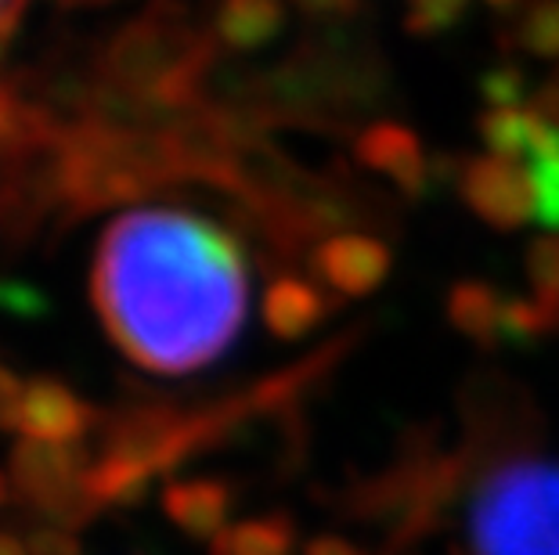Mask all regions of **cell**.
Returning a JSON list of instances; mask_svg holds the SVG:
<instances>
[{"label": "cell", "mask_w": 559, "mask_h": 555, "mask_svg": "<svg viewBox=\"0 0 559 555\" xmlns=\"http://www.w3.org/2000/svg\"><path fill=\"white\" fill-rule=\"evenodd\" d=\"M0 555H29L26 538H19V534H11V530L0 527Z\"/></svg>", "instance_id": "5bb4252c"}, {"label": "cell", "mask_w": 559, "mask_h": 555, "mask_svg": "<svg viewBox=\"0 0 559 555\" xmlns=\"http://www.w3.org/2000/svg\"><path fill=\"white\" fill-rule=\"evenodd\" d=\"M11 494H15V491H11V476H8V472H0V509L8 505Z\"/></svg>", "instance_id": "2e32d148"}, {"label": "cell", "mask_w": 559, "mask_h": 555, "mask_svg": "<svg viewBox=\"0 0 559 555\" xmlns=\"http://www.w3.org/2000/svg\"><path fill=\"white\" fill-rule=\"evenodd\" d=\"M91 462L94 455L83 444L19 441L8 462L11 491L40 523L80 530L102 512L87 494Z\"/></svg>", "instance_id": "5b68a950"}, {"label": "cell", "mask_w": 559, "mask_h": 555, "mask_svg": "<svg viewBox=\"0 0 559 555\" xmlns=\"http://www.w3.org/2000/svg\"><path fill=\"white\" fill-rule=\"evenodd\" d=\"M304 555H365V552L354 548L347 538H314L307 541Z\"/></svg>", "instance_id": "4fadbf2b"}, {"label": "cell", "mask_w": 559, "mask_h": 555, "mask_svg": "<svg viewBox=\"0 0 559 555\" xmlns=\"http://www.w3.org/2000/svg\"><path fill=\"white\" fill-rule=\"evenodd\" d=\"M181 177L163 130L69 126V214L134 203Z\"/></svg>", "instance_id": "277c9868"}, {"label": "cell", "mask_w": 559, "mask_h": 555, "mask_svg": "<svg viewBox=\"0 0 559 555\" xmlns=\"http://www.w3.org/2000/svg\"><path fill=\"white\" fill-rule=\"evenodd\" d=\"M4 44H8V40H4V37H0V47H4Z\"/></svg>", "instance_id": "e0dca14e"}, {"label": "cell", "mask_w": 559, "mask_h": 555, "mask_svg": "<svg viewBox=\"0 0 559 555\" xmlns=\"http://www.w3.org/2000/svg\"><path fill=\"white\" fill-rule=\"evenodd\" d=\"M473 555H559V458L516 455L469 494Z\"/></svg>", "instance_id": "3957f363"}, {"label": "cell", "mask_w": 559, "mask_h": 555, "mask_svg": "<svg viewBox=\"0 0 559 555\" xmlns=\"http://www.w3.org/2000/svg\"><path fill=\"white\" fill-rule=\"evenodd\" d=\"M235 505V491L221 476H192L170 480L163 487V512L170 516L177 530H185L195 541H213L228 527Z\"/></svg>", "instance_id": "52a82bcc"}, {"label": "cell", "mask_w": 559, "mask_h": 555, "mask_svg": "<svg viewBox=\"0 0 559 555\" xmlns=\"http://www.w3.org/2000/svg\"><path fill=\"white\" fill-rule=\"evenodd\" d=\"M296 527L285 512L228 523L210 541V555H293Z\"/></svg>", "instance_id": "ba28073f"}, {"label": "cell", "mask_w": 559, "mask_h": 555, "mask_svg": "<svg viewBox=\"0 0 559 555\" xmlns=\"http://www.w3.org/2000/svg\"><path fill=\"white\" fill-rule=\"evenodd\" d=\"M58 8L73 11V8H98V4H112V0H55Z\"/></svg>", "instance_id": "9a60e30c"}, {"label": "cell", "mask_w": 559, "mask_h": 555, "mask_svg": "<svg viewBox=\"0 0 559 555\" xmlns=\"http://www.w3.org/2000/svg\"><path fill=\"white\" fill-rule=\"evenodd\" d=\"M202 58L206 47L185 26V11L174 0H152L98 47L94 76L156 112H170L192 98Z\"/></svg>", "instance_id": "7a4b0ae2"}, {"label": "cell", "mask_w": 559, "mask_h": 555, "mask_svg": "<svg viewBox=\"0 0 559 555\" xmlns=\"http://www.w3.org/2000/svg\"><path fill=\"white\" fill-rule=\"evenodd\" d=\"M275 4L271 0H228L221 11V33L235 47L264 40L275 29Z\"/></svg>", "instance_id": "30bf717a"}, {"label": "cell", "mask_w": 559, "mask_h": 555, "mask_svg": "<svg viewBox=\"0 0 559 555\" xmlns=\"http://www.w3.org/2000/svg\"><path fill=\"white\" fill-rule=\"evenodd\" d=\"M26 548L29 555H83L80 538L58 523H33L26 534Z\"/></svg>", "instance_id": "7c38bea8"}, {"label": "cell", "mask_w": 559, "mask_h": 555, "mask_svg": "<svg viewBox=\"0 0 559 555\" xmlns=\"http://www.w3.org/2000/svg\"><path fill=\"white\" fill-rule=\"evenodd\" d=\"M91 300L116 350L156 375L206 369L239 339L246 256L217 220L130 209L102 234Z\"/></svg>", "instance_id": "6da1fadb"}, {"label": "cell", "mask_w": 559, "mask_h": 555, "mask_svg": "<svg viewBox=\"0 0 559 555\" xmlns=\"http://www.w3.org/2000/svg\"><path fill=\"white\" fill-rule=\"evenodd\" d=\"M264 317L278 336H300L304 328L314 325L318 303L311 297V289L296 286V281H282V286L267 292Z\"/></svg>", "instance_id": "9c48e42d"}, {"label": "cell", "mask_w": 559, "mask_h": 555, "mask_svg": "<svg viewBox=\"0 0 559 555\" xmlns=\"http://www.w3.org/2000/svg\"><path fill=\"white\" fill-rule=\"evenodd\" d=\"M0 311L11 317H44L47 297L22 278H0Z\"/></svg>", "instance_id": "8fae6325"}, {"label": "cell", "mask_w": 559, "mask_h": 555, "mask_svg": "<svg viewBox=\"0 0 559 555\" xmlns=\"http://www.w3.org/2000/svg\"><path fill=\"white\" fill-rule=\"evenodd\" d=\"M105 415L83 397H76L55 375H33L22 386L19 405L8 411L0 430L19 433L22 441L40 444H80L91 430H98Z\"/></svg>", "instance_id": "8992f818"}]
</instances>
